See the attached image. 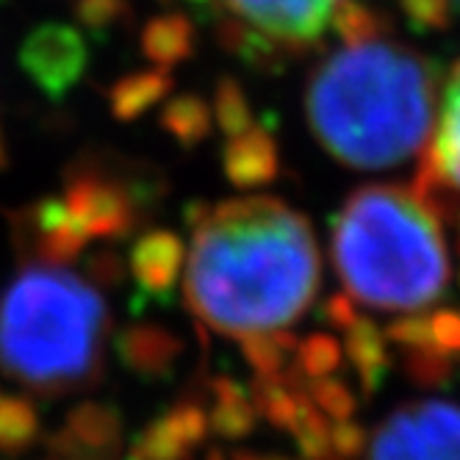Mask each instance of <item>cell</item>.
Returning a JSON list of instances; mask_svg holds the SVG:
<instances>
[{"label":"cell","mask_w":460,"mask_h":460,"mask_svg":"<svg viewBox=\"0 0 460 460\" xmlns=\"http://www.w3.org/2000/svg\"><path fill=\"white\" fill-rule=\"evenodd\" d=\"M391 349L416 385H447L460 369V311L413 314L385 327Z\"/></svg>","instance_id":"52a82bcc"},{"label":"cell","mask_w":460,"mask_h":460,"mask_svg":"<svg viewBox=\"0 0 460 460\" xmlns=\"http://www.w3.org/2000/svg\"><path fill=\"white\" fill-rule=\"evenodd\" d=\"M344 360V347L327 333H311L297 341V355H294V372L303 383L333 377Z\"/></svg>","instance_id":"cb8c5ba5"},{"label":"cell","mask_w":460,"mask_h":460,"mask_svg":"<svg viewBox=\"0 0 460 460\" xmlns=\"http://www.w3.org/2000/svg\"><path fill=\"white\" fill-rule=\"evenodd\" d=\"M402 14L413 31H447L455 20L452 0H400Z\"/></svg>","instance_id":"4316f807"},{"label":"cell","mask_w":460,"mask_h":460,"mask_svg":"<svg viewBox=\"0 0 460 460\" xmlns=\"http://www.w3.org/2000/svg\"><path fill=\"white\" fill-rule=\"evenodd\" d=\"M344 358L352 367L360 391L364 397H372V394L385 383L391 364H394V349L388 344V336L380 324H375L367 316H355L352 324L344 327Z\"/></svg>","instance_id":"e0dca14e"},{"label":"cell","mask_w":460,"mask_h":460,"mask_svg":"<svg viewBox=\"0 0 460 460\" xmlns=\"http://www.w3.org/2000/svg\"><path fill=\"white\" fill-rule=\"evenodd\" d=\"M438 67L385 34L341 42L314 70L305 114L319 145L355 170H385L424 150Z\"/></svg>","instance_id":"7a4b0ae2"},{"label":"cell","mask_w":460,"mask_h":460,"mask_svg":"<svg viewBox=\"0 0 460 460\" xmlns=\"http://www.w3.org/2000/svg\"><path fill=\"white\" fill-rule=\"evenodd\" d=\"M172 92V70L147 67L119 78L109 89V109L119 122H134Z\"/></svg>","instance_id":"d6986e66"},{"label":"cell","mask_w":460,"mask_h":460,"mask_svg":"<svg viewBox=\"0 0 460 460\" xmlns=\"http://www.w3.org/2000/svg\"><path fill=\"white\" fill-rule=\"evenodd\" d=\"M305 391H308L311 402H314L327 419H331L333 424L349 421V419L355 416V408H358L355 394H352V388H349L344 380H339L336 375H333V377H322V380L305 383Z\"/></svg>","instance_id":"484cf974"},{"label":"cell","mask_w":460,"mask_h":460,"mask_svg":"<svg viewBox=\"0 0 460 460\" xmlns=\"http://www.w3.org/2000/svg\"><path fill=\"white\" fill-rule=\"evenodd\" d=\"M142 53L161 70H172L194 53V25L181 12L153 17L142 31Z\"/></svg>","instance_id":"ffe728a7"},{"label":"cell","mask_w":460,"mask_h":460,"mask_svg":"<svg viewBox=\"0 0 460 460\" xmlns=\"http://www.w3.org/2000/svg\"><path fill=\"white\" fill-rule=\"evenodd\" d=\"M161 128L186 150L203 145L211 130L217 128L214 122V109L200 94H175L167 97V103L161 109Z\"/></svg>","instance_id":"7402d4cb"},{"label":"cell","mask_w":460,"mask_h":460,"mask_svg":"<svg viewBox=\"0 0 460 460\" xmlns=\"http://www.w3.org/2000/svg\"><path fill=\"white\" fill-rule=\"evenodd\" d=\"M413 189L441 217H455V194L460 197V61L449 75L436 139L421 153Z\"/></svg>","instance_id":"8fae6325"},{"label":"cell","mask_w":460,"mask_h":460,"mask_svg":"<svg viewBox=\"0 0 460 460\" xmlns=\"http://www.w3.org/2000/svg\"><path fill=\"white\" fill-rule=\"evenodd\" d=\"M42 419L37 405L22 394L0 388V460H17L37 447Z\"/></svg>","instance_id":"44dd1931"},{"label":"cell","mask_w":460,"mask_h":460,"mask_svg":"<svg viewBox=\"0 0 460 460\" xmlns=\"http://www.w3.org/2000/svg\"><path fill=\"white\" fill-rule=\"evenodd\" d=\"M367 460H460V405H402L377 427Z\"/></svg>","instance_id":"8992f818"},{"label":"cell","mask_w":460,"mask_h":460,"mask_svg":"<svg viewBox=\"0 0 460 460\" xmlns=\"http://www.w3.org/2000/svg\"><path fill=\"white\" fill-rule=\"evenodd\" d=\"M297 336L286 331L267 333L242 341L244 360L250 364L255 380H300L294 372V355H297Z\"/></svg>","instance_id":"603a6c76"},{"label":"cell","mask_w":460,"mask_h":460,"mask_svg":"<svg viewBox=\"0 0 460 460\" xmlns=\"http://www.w3.org/2000/svg\"><path fill=\"white\" fill-rule=\"evenodd\" d=\"M211 109H214V122L225 134V139L244 134L247 128L255 125L250 97H247V92L242 89V84L236 78H219V84L214 89Z\"/></svg>","instance_id":"d4e9b609"},{"label":"cell","mask_w":460,"mask_h":460,"mask_svg":"<svg viewBox=\"0 0 460 460\" xmlns=\"http://www.w3.org/2000/svg\"><path fill=\"white\" fill-rule=\"evenodd\" d=\"M455 219H457V244H460V214H457Z\"/></svg>","instance_id":"d6a6232c"},{"label":"cell","mask_w":460,"mask_h":460,"mask_svg":"<svg viewBox=\"0 0 460 460\" xmlns=\"http://www.w3.org/2000/svg\"><path fill=\"white\" fill-rule=\"evenodd\" d=\"M333 264L352 303L421 311L452 278L441 214L416 189L364 186L333 222Z\"/></svg>","instance_id":"3957f363"},{"label":"cell","mask_w":460,"mask_h":460,"mask_svg":"<svg viewBox=\"0 0 460 460\" xmlns=\"http://www.w3.org/2000/svg\"><path fill=\"white\" fill-rule=\"evenodd\" d=\"M109 308L92 280L53 264H25L0 294V372L56 397L103 372Z\"/></svg>","instance_id":"277c9868"},{"label":"cell","mask_w":460,"mask_h":460,"mask_svg":"<svg viewBox=\"0 0 460 460\" xmlns=\"http://www.w3.org/2000/svg\"><path fill=\"white\" fill-rule=\"evenodd\" d=\"M222 170L239 189L272 183L280 175V147L272 130L255 122L244 134L227 137L222 147Z\"/></svg>","instance_id":"9a60e30c"},{"label":"cell","mask_w":460,"mask_h":460,"mask_svg":"<svg viewBox=\"0 0 460 460\" xmlns=\"http://www.w3.org/2000/svg\"><path fill=\"white\" fill-rule=\"evenodd\" d=\"M452 9H455V14H460V0H452Z\"/></svg>","instance_id":"1f68e13d"},{"label":"cell","mask_w":460,"mask_h":460,"mask_svg":"<svg viewBox=\"0 0 460 460\" xmlns=\"http://www.w3.org/2000/svg\"><path fill=\"white\" fill-rule=\"evenodd\" d=\"M341 0H217L214 20H234L272 40L288 53H300L322 40Z\"/></svg>","instance_id":"ba28073f"},{"label":"cell","mask_w":460,"mask_h":460,"mask_svg":"<svg viewBox=\"0 0 460 460\" xmlns=\"http://www.w3.org/2000/svg\"><path fill=\"white\" fill-rule=\"evenodd\" d=\"M206 411L211 433L222 438H244L255 430L261 419L252 391L234 377H214L206 385Z\"/></svg>","instance_id":"ac0fdd59"},{"label":"cell","mask_w":460,"mask_h":460,"mask_svg":"<svg viewBox=\"0 0 460 460\" xmlns=\"http://www.w3.org/2000/svg\"><path fill=\"white\" fill-rule=\"evenodd\" d=\"M53 460H119L125 452V421L109 402H81L50 436Z\"/></svg>","instance_id":"7c38bea8"},{"label":"cell","mask_w":460,"mask_h":460,"mask_svg":"<svg viewBox=\"0 0 460 460\" xmlns=\"http://www.w3.org/2000/svg\"><path fill=\"white\" fill-rule=\"evenodd\" d=\"M128 17V4L125 0H84L78 6V20L84 31L94 37H103L117 25H122Z\"/></svg>","instance_id":"83f0119b"},{"label":"cell","mask_w":460,"mask_h":460,"mask_svg":"<svg viewBox=\"0 0 460 460\" xmlns=\"http://www.w3.org/2000/svg\"><path fill=\"white\" fill-rule=\"evenodd\" d=\"M186 250L172 230H145L128 255V270L137 283V308L167 305L181 278Z\"/></svg>","instance_id":"5bb4252c"},{"label":"cell","mask_w":460,"mask_h":460,"mask_svg":"<svg viewBox=\"0 0 460 460\" xmlns=\"http://www.w3.org/2000/svg\"><path fill=\"white\" fill-rule=\"evenodd\" d=\"M211 460H225L222 455H214ZM230 460H286V457H275V455H250V452H236Z\"/></svg>","instance_id":"f546056e"},{"label":"cell","mask_w":460,"mask_h":460,"mask_svg":"<svg viewBox=\"0 0 460 460\" xmlns=\"http://www.w3.org/2000/svg\"><path fill=\"white\" fill-rule=\"evenodd\" d=\"M117 355L128 372L142 380H167L183 355L181 336L161 324H130L117 339Z\"/></svg>","instance_id":"2e32d148"},{"label":"cell","mask_w":460,"mask_h":460,"mask_svg":"<svg viewBox=\"0 0 460 460\" xmlns=\"http://www.w3.org/2000/svg\"><path fill=\"white\" fill-rule=\"evenodd\" d=\"M164 186L150 181V172L106 155H84L64 172L58 197L92 244L134 236Z\"/></svg>","instance_id":"5b68a950"},{"label":"cell","mask_w":460,"mask_h":460,"mask_svg":"<svg viewBox=\"0 0 460 460\" xmlns=\"http://www.w3.org/2000/svg\"><path fill=\"white\" fill-rule=\"evenodd\" d=\"M20 67L45 97H67L89 67V45L81 28L45 22L25 37L20 48Z\"/></svg>","instance_id":"9c48e42d"},{"label":"cell","mask_w":460,"mask_h":460,"mask_svg":"<svg viewBox=\"0 0 460 460\" xmlns=\"http://www.w3.org/2000/svg\"><path fill=\"white\" fill-rule=\"evenodd\" d=\"M208 433L206 400L183 397L145 427L128 447L125 460H191Z\"/></svg>","instance_id":"4fadbf2b"},{"label":"cell","mask_w":460,"mask_h":460,"mask_svg":"<svg viewBox=\"0 0 460 460\" xmlns=\"http://www.w3.org/2000/svg\"><path fill=\"white\" fill-rule=\"evenodd\" d=\"M183 294L214 333L255 339L297 322L319 291L311 222L275 197H242L189 211Z\"/></svg>","instance_id":"6da1fadb"},{"label":"cell","mask_w":460,"mask_h":460,"mask_svg":"<svg viewBox=\"0 0 460 460\" xmlns=\"http://www.w3.org/2000/svg\"><path fill=\"white\" fill-rule=\"evenodd\" d=\"M358 316L355 311V303L347 297V294H333V297H327L324 305H322V319L336 327V331H344L347 324H352Z\"/></svg>","instance_id":"f1b7e54d"},{"label":"cell","mask_w":460,"mask_h":460,"mask_svg":"<svg viewBox=\"0 0 460 460\" xmlns=\"http://www.w3.org/2000/svg\"><path fill=\"white\" fill-rule=\"evenodd\" d=\"M6 164V145H4V137H0V167Z\"/></svg>","instance_id":"4dcf8cb0"},{"label":"cell","mask_w":460,"mask_h":460,"mask_svg":"<svg viewBox=\"0 0 460 460\" xmlns=\"http://www.w3.org/2000/svg\"><path fill=\"white\" fill-rule=\"evenodd\" d=\"M12 239L25 264L67 267L89 250V239L58 194L17 208L12 214Z\"/></svg>","instance_id":"30bf717a"}]
</instances>
